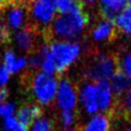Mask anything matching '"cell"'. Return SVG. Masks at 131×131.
Wrapping results in <instances>:
<instances>
[{"label":"cell","mask_w":131,"mask_h":131,"mask_svg":"<svg viewBox=\"0 0 131 131\" xmlns=\"http://www.w3.org/2000/svg\"><path fill=\"white\" fill-rule=\"evenodd\" d=\"M88 21V15L80 8L67 15H57L50 30L56 40L77 41L86 31Z\"/></svg>","instance_id":"obj_1"},{"label":"cell","mask_w":131,"mask_h":131,"mask_svg":"<svg viewBox=\"0 0 131 131\" xmlns=\"http://www.w3.org/2000/svg\"><path fill=\"white\" fill-rule=\"evenodd\" d=\"M82 45L78 41L55 40L47 44V55L52 60L56 74H61L72 68L81 57Z\"/></svg>","instance_id":"obj_2"},{"label":"cell","mask_w":131,"mask_h":131,"mask_svg":"<svg viewBox=\"0 0 131 131\" xmlns=\"http://www.w3.org/2000/svg\"><path fill=\"white\" fill-rule=\"evenodd\" d=\"M119 62L117 59L105 52L94 55L85 69V76L90 82L97 83L110 80L118 72Z\"/></svg>","instance_id":"obj_3"},{"label":"cell","mask_w":131,"mask_h":131,"mask_svg":"<svg viewBox=\"0 0 131 131\" xmlns=\"http://www.w3.org/2000/svg\"><path fill=\"white\" fill-rule=\"evenodd\" d=\"M59 81L54 76L41 72L35 74L30 81V91L39 105H50L56 99Z\"/></svg>","instance_id":"obj_4"},{"label":"cell","mask_w":131,"mask_h":131,"mask_svg":"<svg viewBox=\"0 0 131 131\" xmlns=\"http://www.w3.org/2000/svg\"><path fill=\"white\" fill-rule=\"evenodd\" d=\"M29 16L35 25L41 28L51 27L57 16L54 0H31Z\"/></svg>","instance_id":"obj_5"},{"label":"cell","mask_w":131,"mask_h":131,"mask_svg":"<svg viewBox=\"0 0 131 131\" xmlns=\"http://www.w3.org/2000/svg\"><path fill=\"white\" fill-rule=\"evenodd\" d=\"M61 111H74L79 102V89L70 79H61L55 99Z\"/></svg>","instance_id":"obj_6"},{"label":"cell","mask_w":131,"mask_h":131,"mask_svg":"<svg viewBox=\"0 0 131 131\" xmlns=\"http://www.w3.org/2000/svg\"><path fill=\"white\" fill-rule=\"evenodd\" d=\"M28 16H29V12L23 5L13 3L5 9L3 15L4 25L8 30L16 32L18 30L26 28Z\"/></svg>","instance_id":"obj_7"},{"label":"cell","mask_w":131,"mask_h":131,"mask_svg":"<svg viewBox=\"0 0 131 131\" xmlns=\"http://www.w3.org/2000/svg\"><path fill=\"white\" fill-rule=\"evenodd\" d=\"M79 102L86 113L96 115L99 111L97 101L96 84L93 82H85L79 88Z\"/></svg>","instance_id":"obj_8"},{"label":"cell","mask_w":131,"mask_h":131,"mask_svg":"<svg viewBox=\"0 0 131 131\" xmlns=\"http://www.w3.org/2000/svg\"><path fill=\"white\" fill-rule=\"evenodd\" d=\"M116 33V25L111 18L104 17L99 19L92 28L90 36L93 42L103 44L113 39Z\"/></svg>","instance_id":"obj_9"},{"label":"cell","mask_w":131,"mask_h":131,"mask_svg":"<svg viewBox=\"0 0 131 131\" xmlns=\"http://www.w3.org/2000/svg\"><path fill=\"white\" fill-rule=\"evenodd\" d=\"M2 64L11 75L19 74L29 67V59L24 54L13 49H7L2 54Z\"/></svg>","instance_id":"obj_10"},{"label":"cell","mask_w":131,"mask_h":131,"mask_svg":"<svg viewBox=\"0 0 131 131\" xmlns=\"http://www.w3.org/2000/svg\"><path fill=\"white\" fill-rule=\"evenodd\" d=\"M12 43L19 52H30L36 44V35L30 28H24L13 33Z\"/></svg>","instance_id":"obj_11"},{"label":"cell","mask_w":131,"mask_h":131,"mask_svg":"<svg viewBox=\"0 0 131 131\" xmlns=\"http://www.w3.org/2000/svg\"><path fill=\"white\" fill-rule=\"evenodd\" d=\"M96 91H97V101L99 111L102 113L111 112L115 106V94L112 90L110 82H97Z\"/></svg>","instance_id":"obj_12"},{"label":"cell","mask_w":131,"mask_h":131,"mask_svg":"<svg viewBox=\"0 0 131 131\" xmlns=\"http://www.w3.org/2000/svg\"><path fill=\"white\" fill-rule=\"evenodd\" d=\"M42 115V110L39 104L31 103V104H26L19 107L17 111L16 119L18 123L26 128H29L32 123H34L36 120L41 118Z\"/></svg>","instance_id":"obj_13"},{"label":"cell","mask_w":131,"mask_h":131,"mask_svg":"<svg viewBox=\"0 0 131 131\" xmlns=\"http://www.w3.org/2000/svg\"><path fill=\"white\" fill-rule=\"evenodd\" d=\"M81 131H111V119L105 114L93 115Z\"/></svg>","instance_id":"obj_14"},{"label":"cell","mask_w":131,"mask_h":131,"mask_svg":"<svg viewBox=\"0 0 131 131\" xmlns=\"http://www.w3.org/2000/svg\"><path fill=\"white\" fill-rule=\"evenodd\" d=\"M116 29L127 39L131 40V7H126L115 17Z\"/></svg>","instance_id":"obj_15"},{"label":"cell","mask_w":131,"mask_h":131,"mask_svg":"<svg viewBox=\"0 0 131 131\" xmlns=\"http://www.w3.org/2000/svg\"><path fill=\"white\" fill-rule=\"evenodd\" d=\"M99 2L100 9L105 17L111 18L112 16H117L121 11L126 8V0H97Z\"/></svg>","instance_id":"obj_16"},{"label":"cell","mask_w":131,"mask_h":131,"mask_svg":"<svg viewBox=\"0 0 131 131\" xmlns=\"http://www.w3.org/2000/svg\"><path fill=\"white\" fill-rule=\"evenodd\" d=\"M110 85L115 96H123L131 86V79L122 72H117L110 80Z\"/></svg>","instance_id":"obj_17"},{"label":"cell","mask_w":131,"mask_h":131,"mask_svg":"<svg viewBox=\"0 0 131 131\" xmlns=\"http://www.w3.org/2000/svg\"><path fill=\"white\" fill-rule=\"evenodd\" d=\"M54 3L58 15H67L81 8L77 0H54Z\"/></svg>","instance_id":"obj_18"},{"label":"cell","mask_w":131,"mask_h":131,"mask_svg":"<svg viewBox=\"0 0 131 131\" xmlns=\"http://www.w3.org/2000/svg\"><path fill=\"white\" fill-rule=\"evenodd\" d=\"M119 67L121 72L131 79V49L125 50L119 59Z\"/></svg>","instance_id":"obj_19"},{"label":"cell","mask_w":131,"mask_h":131,"mask_svg":"<svg viewBox=\"0 0 131 131\" xmlns=\"http://www.w3.org/2000/svg\"><path fill=\"white\" fill-rule=\"evenodd\" d=\"M54 128V122L47 118H39L34 122L32 131H52Z\"/></svg>","instance_id":"obj_20"},{"label":"cell","mask_w":131,"mask_h":131,"mask_svg":"<svg viewBox=\"0 0 131 131\" xmlns=\"http://www.w3.org/2000/svg\"><path fill=\"white\" fill-rule=\"evenodd\" d=\"M120 106L123 114L127 116H131V86L127 90V92L121 97Z\"/></svg>","instance_id":"obj_21"},{"label":"cell","mask_w":131,"mask_h":131,"mask_svg":"<svg viewBox=\"0 0 131 131\" xmlns=\"http://www.w3.org/2000/svg\"><path fill=\"white\" fill-rule=\"evenodd\" d=\"M60 121L64 127L71 126L76 121V114L74 111H61Z\"/></svg>","instance_id":"obj_22"},{"label":"cell","mask_w":131,"mask_h":131,"mask_svg":"<svg viewBox=\"0 0 131 131\" xmlns=\"http://www.w3.org/2000/svg\"><path fill=\"white\" fill-rule=\"evenodd\" d=\"M15 112V105L12 102H4L0 105V116L4 118L11 117Z\"/></svg>","instance_id":"obj_23"},{"label":"cell","mask_w":131,"mask_h":131,"mask_svg":"<svg viewBox=\"0 0 131 131\" xmlns=\"http://www.w3.org/2000/svg\"><path fill=\"white\" fill-rule=\"evenodd\" d=\"M19 126V123L16 118L13 116L5 118L4 120V130L5 131H15Z\"/></svg>","instance_id":"obj_24"},{"label":"cell","mask_w":131,"mask_h":131,"mask_svg":"<svg viewBox=\"0 0 131 131\" xmlns=\"http://www.w3.org/2000/svg\"><path fill=\"white\" fill-rule=\"evenodd\" d=\"M10 76L11 74L8 72V70L3 64H0V88H4L7 85L10 80Z\"/></svg>","instance_id":"obj_25"},{"label":"cell","mask_w":131,"mask_h":131,"mask_svg":"<svg viewBox=\"0 0 131 131\" xmlns=\"http://www.w3.org/2000/svg\"><path fill=\"white\" fill-rule=\"evenodd\" d=\"M28 59H29V67H31L33 69H38V68L40 69L42 58H41V55L38 51L36 53L32 54L30 57H28Z\"/></svg>","instance_id":"obj_26"},{"label":"cell","mask_w":131,"mask_h":131,"mask_svg":"<svg viewBox=\"0 0 131 131\" xmlns=\"http://www.w3.org/2000/svg\"><path fill=\"white\" fill-rule=\"evenodd\" d=\"M7 96H8V91L5 88H0V105L6 102Z\"/></svg>","instance_id":"obj_27"},{"label":"cell","mask_w":131,"mask_h":131,"mask_svg":"<svg viewBox=\"0 0 131 131\" xmlns=\"http://www.w3.org/2000/svg\"><path fill=\"white\" fill-rule=\"evenodd\" d=\"M78 2H83V3H85V4H89V5H91V4H94L97 0H77Z\"/></svg>","instance_id":"obj_28"},{"label":"cell","mask_w":131,"mask_h":131,"mask_svg":"<svg viewBox=\"0 0 131 131\" xmlns=\"http://www.w3.org/2000/svg\"><path fill=\"white\" fill-rule=\"evenodd\" d=\"M15 131H28V128H26L25 126H23V125H20V124H19L18 128H17Z\"/></svg>","instance_id":"obj_29"},{"label":"cell","mask_w":131,"mask_h":131,"mask_svg":"<svg viewBox=\"0 0 131 131\" xmlns=\"http://www.w3.org/2000/svg\"><path fill=\"white\" fill-rule=\"evenodd\" d=\"M26 1H28V0H13V2H14V4H23L24 2H26Z\"/></svg>","instance_id":"obj_30"},{"label":"cell","mask_w":131,"mask_h":131,"mask_svg":"<svg viewBox=\"0 0 131 131\" xmlns=\"http://www.w3.org/2000/svg\"><path fill=\"white\" fill-rule=\"evenodd\" d=\"M66 131H81V127H76V128H72V129H67Z\"/></svg>","instance_id":"obj_31"},{"label":"cell","mask_w":131,"mask_h":131,"mask_svg":"<svg viewBox=\"0 0 131 131\" xmlns=\"http://www.w3.org/2000/svg\"><path fill=\"white\" fill-rule=\"evenodd\" d=\"M4 35H5V33L3 32V30L0 28V42L2 41V39H3V37H4Z\"/></svg>","instance_id":"obj_32"},{"label":"cell","mask_w":131,"mask_h":131,"mask_svg":"<svg viewBox=\"0 0 131 131\" xmlns=\"http://www.w3.org/2000/svg\"><path fill=\"white\" fill-rule=\"evenodd\" d=\"M6 1L7 0H0V9L5 5V3H6Z\"/></svg>","instance_id":"obj_33"},{"label":"cell","mask_w":131,"mask_h":131,"mask_svg":"<svg viewBox=\"0 0 131 131\" xmlns=\"http://www.w3.org/2000/svg\"><path fill=\"white\" fill-rule=\"evenodd\" d=\"M127 1V4H128V7H131V0H126Z\"/></svg>","instance_id":"obj_34"},{"label":"cell","mask_w":131,"mask_h":131,"mask_svg":"<svg viewBox=\"0 0 131 131\" xmlns=\"http://www.w3.org/2000/svg\"><path fill=\"white\" fill-rule=\"evenodd\" d=\"M126 131H131V129H127V130H126Z\"/></svg>","instance_id":"obj_35"}]
</instances>
